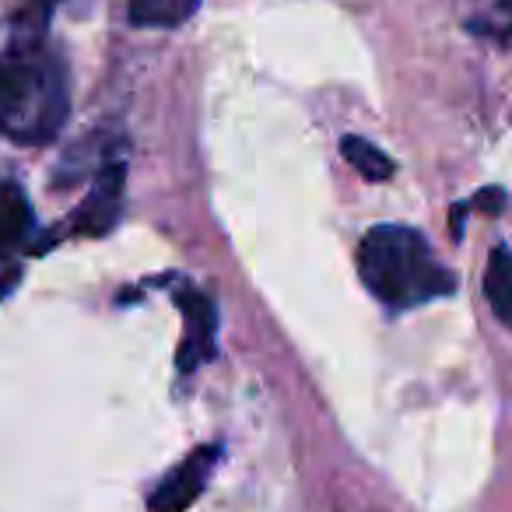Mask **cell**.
I'll use <instances>...</instances> for the list:
<instances>
[{
    "mask_svg": "<svg viewBox=\"0 0 512 512\" xmlns=\"http://www.w3.org/2000/svg\"><path fill=\"white\" fill-rule=\"evenodd\" d=\"M39 4H57V0H39Z\"/></svg>",
    "mask_w": 512,
    "mask_h": 512,
    "instance_id": "obj_11",
    "label": "cell"
},
{
    "mask_svg": "<svg viewBox=\"0 0 512 512\" xmlns=\"http://www.w3.org/2000/svg\"><path fill=\"white\" fill-rule=\"evenodd\" d=\"M32 228V207L15 179H0V264L25 242Z\"/></svg>",
    "mask_w": 512,
    "mask_h": 512,
    "instance_id": "obj_6",
    "label": "cell"
},
{
    "mask_svg": "<svg viewBox=\"0 0 512 512\" xmlns=\"http://www.w3.org/2000/svg\"><path fill=\"white\" fill-rule=\"evenodd\" d=\"M221 460V446H200L165 477L155 488V495L148 498L151 512H186L200 495H204L207 481H211L214 467Z\"/></svg>",
    "mask_w": 512,
    "mask_h": 512,
    "instance_id": "obj_3",
    "label": "cell"
},
{
    "mask_svg": "<svg viewBox=\"0 0 512 512\" xmlns=\"http://www.w3.org/2000/svg\"><path fill=\"white\" fill-rule=\"evenodd\" d=\"M71 113L67 67L43 43L0 53V134L15 144H50Z\"/></svg>",
    "mask_w": 512,
    "mask_h": 512,
    "instance_id": "obj_1",
    "label": "cell"
},
{
    "mask_svg": "<svg viewBox=\"0 0 512 512\" xmlns=\"http://www.w3.org/2000/svg\"><path fill=\"white\" fill-rule=\"evenodd\" d=\"M123 204V162H106V169L99 172L92 193L85 197V204L74 214V228L81 235H106L120 218Z\"/></svg>",
    "mask_w": 512,
    "mask_h": 512,
    "instance_id": "obj_5",
    "label": "cell"
},
{
    "mask_svg": "<svg viewBox=\"0 0 512 512\" xmlns=\"http://www.w3.org/2000/svg\"><path fill=\"white\" fill-rule=\"evenodd\" d=\"M358 271L369 292L390 309H414L456 292L428 239L407 225H376L358 246Z\"/></svg>",
    "mask_w": 512,
    "mask_h": 512,
    "instance_id": "obj_2",
    "label": "cell"
},
{
    "mask_svg": "<svg viewBox=\"0 0 512 512\" xmlns=\"http://www.w3.org/2000/svg\"><path fill=\"white\" fill-rule=\"evenodd\" d=\"M200 0H127L130 22L144 29H176L197 15Z\"/></svg>",
    "mask_w": 512,
    "mask_h": 512,
    "instance_id": "obj_7",
    "label": "cell"
},
{
    "mask_svg": "<svg viewBox=\"0 0 512 512\" xmlns=\"http://www.w3.org/2000/svg\"><path fill=\"white\" fill-rule=\"evenodd\" d=\"M470 29L495 39H512V0H495L481 18L470 22Z\"/></svg>",
    "mask_w": 512,
    "mask_h": 512,
    "instance_id": "obj_10",
    "label": "cell"
},
{
    "mask_svg": "<svg viewBox=\"0 0 512 512\" xmlns=\"http://www.w3.org/2000/svg\"><path fill=\"white\" fill-rule=\"evenodd\" d=\"M484 292H488L495 316L512 330V253L505 246L491 249L488 271H484Z\"/></svg>",
    "mask_w": 512,
    "mask_h": 512,
    "instance_id": "obj_8",
    "label": "cell"
},
{
    "mask_svg": "<svg viewBox=\"0 0 512 512\" xmlns=\"http://www.w3.org/2000/svg\"><path fill=\"white\" fill-rule=\"evenodd\" d=\"M341 155L348 158L351 169L362 179H369V183H386V179L393 176V162L386 158V151H379L376 144L365 141V137L348 134L341 141Z\"/></svg>",
    "mask_w": 512,
    "mask_h": 512,
    "instance_id": "obj_9",
    "label": "cell"
},
{
    "mask_svg": "<svg viewBox=\"0 0 512 512\" xmlns=\"http://www.w3.org/2000/svg\"><path fill=\"white\" fill-rule=\"evenodd\" d=\"M179 313H183V341H179L176 365L179 372H190L197 365L211 362L218 344V309L204 292H179Z\"/></svg>",
    "mask_w": 512,
    "mask_h": 512,
    "instance_id": "obj_4",
    "label": "cell"
}]
</instances>
